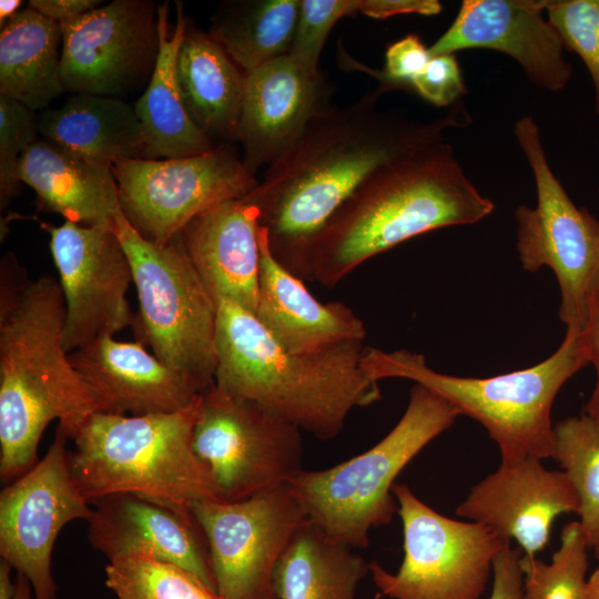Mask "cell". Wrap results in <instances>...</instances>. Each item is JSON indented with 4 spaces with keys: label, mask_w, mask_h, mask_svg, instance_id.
<instances>
[{
    "label": "cell",
    "mask_w": 599,
    "mask_h": 599,
    "mask_svg": "<svg viewBox=\"0 0 599 599\" xmlns=\"http://www.w3.org/2000/svg\"><path fill=\"white\" fill-rule=\"evenodd\" d=\"M104 413L142 416L185 408L209 387L179 372L140 342L100 337L69 353Z\"/></svg>",
    "instance_id": "ffe728a7"
},
{
    "label": "cell",
    "mask_w": 599,
    "mask_h": 599,
    "mask_svg": "<svg viewBox=\"0 0 599 599\" xmlns=\"http://www.w3.org/2000/svg\"><path fill=\"white\" fill-rule=\"evenodd\" d=\"M595 555L597 559L599 560V544L593 548Z\"/></svg>",
    "instance_id": "7dc6e473"
},
{
    "label": "cell",
    "mask_w": 599,
    "mask_h": 599,
    "mask_svg": "<svg viewBox=\"0 0 599 599\" xmlns=\"http://www.w3.org/2000/svg\"><path fill=\"white\" fill-rule=\"evenodd\" d=\"M494 211L445 141L376 169L335 211L308 248L304 281L332 288L365 261L412 237L476 223Z\"/></svg>",
    "instance_id": "3957f363"
},
{
    "label": "cell",
    "mask_w": 599,
    "mask_h": 599,
    "mask_svg": "<svg viewBox=\"0 0 599 599\" xmlns=\"http://www.w3.org/2000/svg\"><path fill=\"white\" fill-rule=\"evenodd\" d=\"M368 572L359 554L307 520L278 559L273 587L278 599H355Z\"/></svg>",
    "instance_id": "f1b7e54d"
},
{
    "label": "cell",
    "mask_w": 599,
    "mask_h": 599,
    "mask_svg": "<svg viewBox=\"0 0 599 599\" xmlns=\"http://www.w3.org/2000/svg\"><path fill=\"white\" fill-rule=\"evenodd\" d=\"M12 570L6 561H0V599H35L27 577L17 573L12 578Z\"/></svg>",
    "instance_id": "7bdbcfd3"
},
{
    "label": "cell",
    "mask_w": 599,
    "mask_h": 599,
    "mask_svg": "<svg viewBox=\"0 0 599 599\" xmlns=\"http://www.w3.org/2000/svg\"><path fill=\"white\" fill-rule=\"evenodd\" d=\"M176 7L175 26L169 31V2L158 4L156 61L149 84L134 105L143 135L141 159L189 158L215 149L212 140L190 118L181 97L176 59L187 20L182 3L176 2Z\"/></svg>",
    "instance_id": "d4e9b609"
},
{
    "label": "cell",
    "mask_w": 599,
    "mask_h": 599,
    "mask_svg": "<svg viewBox=\"0 0 599 599\" xmlns=\"http://www.w3.org/2000/svg\"><path fill=\"white\" fill-rule=\"evenodd\" d=\"M257 599H278L274 588L260 596Z\"/></svg>",
    "instance_id": "bcb514c9"
},
{
    "label": "cell",
    "mask_w": 599,
    "mask_h": 599,
    "mask_svg": "<svg viewBox=\"0 0 599 599\" xmlns=\"http://www.w3.org/2000/svg\"><path fill=\"white\" fill-rule=\"evenodd\" d=\"M113 230L131 263L139 300L133 331L167 366L206 387L216 369L217 304L190 257L180 233L165 245L143 237L121 210Z\"/></svg>",
    "instance_id": "ba28073f"
},
{
    "label": "cell",
    "mask_w": 599,
    "mask_h": 599,
    "mask_svg": "<svg viewBox=\"0 0 599 599\" xmlns=\"http://www.w3.org/2000/svg\"><path fill=\"white\" fill-rule=\"evenodd\" d=\"M393 495L403 524L404 558L396 573L369 564L372 579L390 599H479L493 562L508 542L488 526L440 515L405 484ZM511 542V541H510Z\"/></svg>",
    "instance_id": "30bf717a"
},
{
    "label": "cell",
    "mask_w": 599,
    "mask_h": 599,
    "mask_svg": "<svg viewBox=\"0 0 599 599\" xmlns=\"http://www.w3.org/2000/svg\"><path fill=\"white\" fill-rule=\"evenodd\" d=\"M582 333L589 362L595 366L597 373L595 387L582 414L599 425V276L590 296L588 316Z\"/></svg>",
    "instance_id": "ab89813d"
},
{
    "label": "cell",
    "mask_w": 599,
    "mask_h": 599,
    "mask_svg": "<svg viewBox=\"0 0 599 599\" xmlns=\"http://www.w3.org/2000/svg\"><path fill=\"white\" fill-rule=\"evenodd\" d=\"M363 342L316 355L286 352L238 304L217 306L214 384L327 440L336 437L355 407L380 399L378 382L363 367Z\"/></svg>",
    "instance_id": "277c9868"
},
{
    "label": "cell",
    "mask_w": 599,
    "mask_h": 599,
    "mask_svg": "<svg viewBox=\"0 0 599 599\" xmlns=\"http://www.w3.org/2000/svg\"><path fill=\"white\" fill-rule=\"evenodd\" d=\"M582 599H599V565L591 576L587 578Z\"/></svg>",
    "instance_id": "f6af8a7d"
},
{
    "label": "cell",
    "mask_w": 599,
    "mask_h": 599,
    "mask_svg": "<svg viewBox=\"0 0 599 599\" xmlns=\"http://www.w3.org/2000/svg\"><path fill=\"white\" fill-rule=\"evenodd\" d=\"M64 91L115 98L152 74L159 49L158 4L114 0L61 23Z\"/></svg>",
    "instance_id": "2e32d148"
},
{
    "label": "cell",
    "mask_w": 599,
    "mask_h": 599,
    "mask_svg": "<svg viewBox=\"0 0 599 599\" xmlns=\"http://www.w3.org/2000/svg\"><path fill=\"white\" fill-rule=\"evenodd\" d=\"M410 85L424 100L436 106L451 105L467 93L455 54L432 57Z\"/></svg>",
    "instance_id": "74e56055"
},
{
    "label": "cell",
    "mask_w": 599,
    "mask_h": 599,
    "mask_svg": "<svg viewBox=\"0 0 599 599\" xmlns=\"http://www.w3.org/2000/svg\"><path fill=\"white\" fill-rule=\"evenodd\" d=\"M192 446L224 501L286 485L303 469L297 426L215 384L202 394Z\"/></svg>",
    "instance_id": "8fae6325"
},
{
    "label": "cell",
    "mask_w": 599,
    "mask_h": 599,
    "mask_svg": "<svg viewBox=\"0 0 599 599\" xmlns=\"http://www.w3.org/2000/svg\"><path fill=\"white\" fill-rule=\"evenodd\" d=\"M21 0H1L0 1V26L3 28L20 10Z\"/></svg>",
    "instance_id": "ee69618b"
},
{
    "label": "cell",
    "mask_w": 599,
    "mask_h": 599,
    "mask_svg": "<svg viewBox=\"0 0 599 599\" xmlns=\"http://www.w3.org/2000/svg\"><path fill=\"white\" fill-rule=\"evenodd\" d=\"M358 13V0H301L296 30L287 55L307 75L318 77V61L335 23Z\"/></svg>",
    "instance_id": "e575fe53"
},
{
    "label": "cell",
    "mask_w": 599,
    "mask_h": 599,
    "mask_svg": "<svg viewBox=\"0 0 599 599\" xmlns=\"http://www.w3.org/2000/svg\"><path fill=\"white\" fill-rule=\"evenodd\" d=\"M387 91L379 84L347 105L318 111L245 195L260 211L272 255L303 281L312 241L376 169L443 142L448 129L470 120L460 104L432 121L378 110Z\"/></svg>",
    "instance_id": "6da1fadb"
},
{
    "label": "cell",
    "mask_w": 599,
    "mask_h": 599,
    "mask_svg": "<svg viewBox=\"0 0 599 599\" xmlns=\"http://www.w3.org/2000/svg\"><path fill=\"white\" fill-rule=\"evenodd\" d=\"M549 0H464L450 27L428 48L430 57L466 49L500 51L527 78L550 91L565 89L571 65L565 45L544 16Z\"/></svg>",
    "instance_id": "e0dca14e"
},
{
    "label": "cell",
    "mask_w": 599,
    "mask_h": 599,
    "mask_svg": "<svg viewBox=\"0 0 599 599\" xmlns=\"http://www.w3.org/2000/svg\"><path fill=\"white\" fill-rule=\"evenodd\" d=\"M301 0H240L220 6L210 37L244 72L286 55L291 49Z\"/></svg>",
    "instance_id": "f546056e"
},
{
    "label": "cell",
    "mask_w": 599,
    "mask_h": 599,
    "mask_svg": "<svg viewBox=\"0 0 599 599\" xmlns=\"http://www.w3.org/2000/svg\"><path fill=\"white\" fill-rule=\"evenodd\" d=\"M191 511L224 599H257L273 589L278 559L308 520L287 484L238 501H197Z\"/></svg>",
    "instance_id": "4fadbf2b"
},
{
    "label": "cell",
    "mask_w": 599,
    "mask_h": 599,
    "mask_svg": "<svg viewBox=\"0 0 599 599\" xmlns=\"http://www.w3.org/2000/svg\"><path fill=\"white\" fill-rule=\"evenodd\" d=\"M33 111L0 94V209L19 193V166L26 150L37 140Z\"/></svg>",
    "instance_id": "d590c367"
},
{
    "label": "cell",
    "mask_w": 599,
    "mask_h": 599,
    "mask_svg": "<svg viewBox=\"0 0 599 599\" xmlns=\"http://www.w3.org/2000/svg\"><path fill=\"white\" fill-rule=\"evenodd\" d=\"M588 549L579 521H571L564 526L560 546L549 564L522 554L521 599H582Z\"/></svg>",
    "instance_id": "d6a6232c"
},
{
    "label": "cell",
    "mask_w": 599,
    "mask_h": 599,
    "mask_svg": "<svg viewBox=\"0 0 599 599\" xmlns=\"http://www.w3.org/2000/svg\"><path fill=\"white\" fill-rule=\"evenodd\" d=\"M514 133L532 170L537 205H519L517 250L524 270L549 267L560 290L559 318L567 328L583 329L599 276V221L578 207L551 171L539 126L531 116L516 121Z\"/></svg>",
    "instance_id": "9c48e42d"
},
{
    "label": "cell",
    "mask_w": 599,
    "mask_h": 599,
    "mask_svg": "<svg viewBox=\"0 0 599 599\" xmlns=\"http://www.w3.org/2000/svg\"><path fill=\"white\" fill-rule=\"evenodd\" d=\"M258 227L260 211L243 196L206 210L180 232L187 256L217 305L229 300L255 314Z\"/></svg>",
    "instance_id": "603a6c76"
},
{
    "label": "cell",
    "mask_w": 599,
    "mask_h": 599,
    "mask_svg": "<svg viewBox=\"0 0 599 599\" xmlns=\"http://www.w3.org/2000/svg\"><path fill=\"white\" fill-rule=\"evenodd\" d=\"M61 24L30 7L0 32V94L28 109L45 108L64 91L61 77Z\"/></svg>",
    "instance_id": "83f0119b"
},
{
    "label": "cell",
    "mask_w": 599,
    "mask_h": 599,
    "mask_svg": "<svg viewBox=\"0 0 599 599\" xmlns=\"http://www.w3.org/2000/svg\"><path fill=\"white\" fill-rule=\"evenodd\" d=\"M428 48L422 42L417 34L409 33L404 38L388 45L385 53V65L380 71L361 67L355 62L357 69H362L376 77L380 84L389 90L412 83L418 77L430 60Z\"/></svg>",
    "instance_id": "8d00e7d4"
},
{
    "label": "cell",
    "mask_w": 599,
    "mask_h": 599,
    "mask_svg": "<svg viewBox=\"0 0 599 599\" xmlns=\"http://www.w3.org/2000/svg\"><path fill=\"white\" fill-rule=\"evenodd\" d=\"M202 394L172 413L142 416L93 414L73 439L69 464L90 502L132 494L180 511L202 500H223L193 450Z\"/></svg>",
    "instance_id": "5b68a950"
},
{
    "label": "cell",
    "mask_w": 599,
    "mask_h": 599,
    "mask_svg": "<svg viewBox=\"0 0 599 599\" xmlns=\"http://www.w3.org/2000/svg\"><path fill=\"white\" fill-rule=\"evenodd\" d=\"M460 416L445 398L415 384L405 413L370 449L334 467L300 470L287 483L308 520L334 542L366 548L372 529L397 512L394 481L405 466Z\"/></svg>",
    "instance_id": "52a82bcc"
},
{
    "label": "cell",
    "mask_w": 599,
    "mask_h": 599,
    "mask_svg": "<svg viewBox=\"0 0 599 599\" xmlns=\"http://www.w3.org/2000/svg\"><path fill=\"white\" fill-rule=\"evenodd\" d=\"M327 94L324 77L307 75L287 54L245 72L237 141L250 174L256 176L300 136L326 108Z\"/></svg>",
    "instance_id": "44dd1931"
},
{
    "label": "cell",
    "mask_w": 599,
    "mask_h": 599,
    "mask_svg": "<svg viewBox=\"0 0 599 599\" xmlns=\"http://www.w3.org/2000/svg\"><path fill=\"white\" fill-rule=\"evenodd\" d=\"M114 223V222H113ZM64 300L63 345L68 353L133 327L126 294L133 283L129 257L113 224L40 222Z\"/></svg>",
    "instance_id": "5bb4252c"
},
{
    "label": "cell",
    "mask_w": 599,
    "mask_h": 599,
    "mask_svg": "<svg viewBox=\"0 0 599 599\" xmlns=\"http://www.w3.org/2000/svg\"><path fill=\"white\" fill-rule=\"evenodd\" d=\"M37 126L52 144L104 164L142 158L135 109L118 98L73 94L61 108L43 111Z\"/></svg>",
    "instance_id": "4316f807"
},
{
    "label": "cell",
    "mask_w": 599,
    "mask_h": 599,
    "mask_svg": "<svg viewBox=\"0 0 599 599\" xmlns=\"http://www.w3.org/2000/svg\"><path fill=\"white\" fill-rule=\"evenodd\" d=\"M546 12L565 49L578 54L587 67L599 114V0H549Z\"/></svg>",
    "instance_id": "836d02e7"
},
{
    "label": "cell",
    "mask_w": 599,
    "mask_h": 599,
    "mask_svg": "<svg viewBox=\"0 0 599 599\" xmlns=\"http://www.w3.org/2000/svg\"><path fill=\"white\" fill-rule=\"evenodd\" d=\"M579 511L580 499L567 474L547 469L541 459L531 457L501 463L456 508L459 517L515 540L526 556L546 548L557 517Z\"/></svg>",
    "instance_id": "ac0fdd59"
},
{
    "label": "cell",
    "mask_w": 599,
    "mask_h": 599,
    "mask_svg": "<svg viewBox=\"0 0 599 599\" xmlns=\"http://www.w3.org/2000/svg\"><path fill=\"white\" fill-rule=\"evenodd\" d=\"M260 281L255 317L283 349L316 355L351 342H363L366 328L341 301L319 302L272 255L266 229L258 227Z\"/></svg>",
    "instance_id": "7402d4cb"
},
{
    "label": "cell",
    "mask_w": 599,
    "mask_h": 599,
    "mask_svg": "<svg viewBox=\"0 0 599 599\" xmlns=\"http://www.w3.org/2000/svg\"><path fill=\"white\" fill-rule=\"evenodd\" d=\"M105 586L116 599H224L193 572L142 554L110 560Z\"/></svg>",
    "instance_id": "1f68e13d"
},
{
    "label": "cell",
    "mask_w": 599,
    "mask_h": 599,
    "mask_svg": "<svg viewBox=\"0 0 599 599\" xmlns=\"http://www.w3.org/2000/svg\"><path fill=\"white\" fill-rule=\"evenodd\" d=\"M19 180L37 194L39 210L81 225L113 224L120 207L111 165L83 158L47 140L23 153Z\"/></svg>",
    "instance_id": "cb8c5ba5"
},
{
    "label": "cell",
    "mask_w": 599,
    "mask_h": 599,
    "mask_svg": "<svg viewBox=\"0 0 599 599\" xmlns=\"http://www.w3.org/2000/svg\"><path fill=\"white\" fill-rule=\"evenodd\" d=\"M120 207L146 240L165 245L206 210L252 192L248 173L234 146L179 159H125L111 165Z\"/></svg>",
    "instance_id": "7c38bea8"
},
{
    "label": "cell",
    "mask_w": 599,
    "mask_h": 599,
    "mask_svg": "<svg viewBox=\"0 0 599 599\" xmlns=\"http://www.w3.org/2000/svg\"><path fill=\"white\" fill-rule=\"evenodd\" d=\"M521 549L508 541L493 562V588L489 599H521Z\"/></svg>",
    "instance_id": "f35d334b"
},
{
    "label": "cell",
    "mask_w": 599,
    "mask_h": 599,
    "mask_svg": "<svg viewBox=\"0 0 599 599\" xmlns=\"http://www.w3.org/2000/svg\"><path fill=\"white\" fill-rule=\"evenodd\" d=\"M89 541L108 560L142 554L180 566L216 590L206 536L192 514L132 494L92 502Z\"/></svg>",
    "instance_id": "d6986e66"
},
{
    "label": "cell",
    "mask_w": 599,
    "mask_h": 599,
    "mask_svg": "<svg viewBox=\"0 0 599 599\" xmlns=\"http://www.w3.org/2000/svg\"><path fill=\"white\" fill-rule=\"evenodd\" d=\"M68 439L58 426L45 455L0 493L1 560L27 577L35 599H57L51 557L61 529L93 512L73 480Z\"/></svg>",
    "instance_id": "9a60e30c"
},
{
    "label": "cell",
    "mask_w": 599,
    "mask_h": 599,
    "mask_svg": "<svg viewBox=\"0 0 599 599\" xmlns=\"http://www.w3.org/2000/svg\"><path fill=\"white\" fill-rule=\"evenodd\" d=\"M551 458L578 493L581 532L593 549L599 544V425L585 414L557 423Z\"/></svg>",
    "instance_id": "4dcf8cb0"
},
{
    "label": "cell",
    "mask_w": 599,
    "mask_h": 599,
    "mask_svg": "<svg viewBox=\"0 0 599 599\" xmlns=\"http://www.w3.org/2000/svg\"><path fill=\"white\" fill-rule=\"evenodd\" d=\"M443 6L437 0H358V12L373 19L397 14L436 16Z\"/></svg>",
    "instance_id": "60d3db41"
},
{
    "label": "cell",
    "mask_w": 599,
    "mask_h": 599,
    "mask_svg": "<svg viewBox=\"0 0 599 599\" xmlns=\"http://www.w3.org/2000/svg\"><path fill=\"white\" fill-rule=\"evenodd\" d=\"M240 69L209 33L187 22L176 78L186 112L211 140L237 141L245 88Z\"/></svg>",
    "instance_id": "484cf974"
},
{
    "label": "cell",
    "mask_w": 599,
    "mask_h": 599,
    "mask_svg": "<svg viewBox=\"0 0 599 599\" xmlns=\"http://www.w3.org/2000/svg\"><path fill=\"white\" fill-rule=\"evenodd\" d=\"M363 367L375 380L405 378L438 394L460 415L480 423L496 441L501 463L551 458V408L564 386L590 364L582 329L567 328L558 349L545 361L493 377H461L432 369L423 354L366 347Z\"/></svg>",
    "instance_id": "8992f818"
},
{
    "label": "cell",
    "mask_w": 599,
    "mask_h": 599,
    "mask_svg": "<svg viewBox=\"0 0 599 599\" xmlns=\"http://www.w3.org/2000/svg\"><path fill=\"white\" fill-rule=\"evenodd\" d=\"M64 300L50 274L30 278L11 252L0 262V477L12 483L37 463L53 420L74 439L102 412L63 345Z\"/></svg>",
    "instance_id": "7a4b0ae2"
},
{
    "label": "cell",
    "mask_w": 599,
    "mask_h": 599,
    "mask_svg": "<svg viewBox=\"0 0 599 599\" xmlns=\"http://www.w3.org/2000/svg\"><path fill=\"white\" fill-rule=\"evenodd\" d=\"M100 0H30L28 2V7L60 24L100 7Z\"/></svg>",
    "instance_id": "b9f144b4"
}]
</instances>
